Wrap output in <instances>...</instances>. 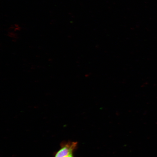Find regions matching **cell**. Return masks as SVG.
I'll return each mask as SVG.
<instances>
[{"mask_svg": "<svg viewBox=\"0 0 157 157\" xmlns=\"http://www.w3.org/2000/svg\"><path fill=\"white\" fill-rule=\"evenodd\" d=\"M77 142L68 141L62 142L60 148L55 154L54 157H67L69 155L73 153L76 149Z\"/></svg>", "mask_w": 157, "mask_h": 157, "instance_id": "1", "label": "cell"}, {"mask_svg": "<svg viewBox=\"0 0 157 157\" xmlns=\"http://www.w3.org/2000/svg\"><path fill=\"white\" fill-rule=\"evenodd\" d=\"M67 157H74V156L73 155V153L70 154Z\"/></svg>", "mask_w": 157, "mask_h": 157, "instance_id": "2", "label": "cell"}]
</instances>
